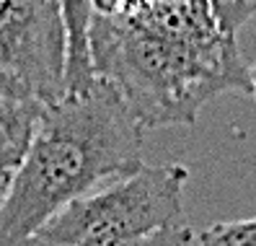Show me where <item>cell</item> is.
<instances>
[{
  "label": "cell",
  "instance_id": "1",
  "mask_svg": "<svg viewBox=\"0 0 256 246\" xmlns=\"http://www.w3.org/2000/svg\"><path fill=\"white\" fill-rule=\"evenodd\" d=\"M142 135L122 94L104 78L44 106L0 207V246H26L65 205L134 174L142 166Z\"/></svg>",
  "mask_w": 256,
  "mask_h": 246
},
{
  "label": "cell",
  "instance_id": "2",
  "mask_svg": "<svg viewBox=\"0 0 256 246\" xmlns=\"http://www.w3.org/2000/svg\"><path fill=\"white\" fill-rule=\"evenodd\" d=\"M88 44L94 75L122 94L142 130L189 127L215 96L251 94L236 37L184 39L156 32L138 16H94Z\"/></svg>",
  "mask_w": 256,
  "mask_h": 246
},
{
  "label": "cell",
  "instance_id": "3",
  "mask_svg": "<svg viewBox=\"0 0 256 246\" xmlns=\"http://www.w3.org/2000/svg\"><path fill=\"white\" fill-rule=\"evenodd\" d=\"M186 166H140L106 181L44 223L26 246H101L140 238L184 223Z\"/></svg>",
  "mask_w": 256,
  "mask_h": 246
},
{
  "label": "cell",
  "instance_id": "4",
  "mask_svg": "<svg viewBox=\"0 0 256 246\" xmlns=\"http://www.w3.org/2000/svg\"><path fill=\"white\" fill-rule=\"evenodd\" d=\"M0 78L47 106L68 96V32L57 0H0Z\"/></svg>",
  "mask_w": 256,
  "mask_h": 246
},
{
  "label": "cell",
  "instance_id": "5",
  "mask_svg": "<svg viewBox=\"0 0 256 246\" xmlns=\"http://www.w3.org/2000/svg\"><path fill=\"white\" fill-rule=\"evenodd\" d=\"M44 106L28 88L0 78V174H13L24 163Z\"/></svg>",
  "mask_w": 256,
  "mask_h": 246
},
{
  "label": "cell",
  "instance_id": "6",
  "mask_svg": "<svg viewBox=\"0 0 256 246\" xmlns=\"http://www.w3.org/2000/svg\"><path fill=\"white\" fill-rule=\"evenodd\" d=\"M57 3L68 32V94H83L96 81L91 65V44H88L94 11L88 0H57Z\"/></svg>",
  "mask_w": 256,
  "mask_h": 246
},
{
  "label": "cell",
  "instance_id": "7",
  "mask_svg": "<svg viewBox=\"0 0 256 246\" xmlns=\"http://www.w3.org/2000/svg\"><path fill=\"white\" fill-rule=\"evenodd\" d=\"M200 246H256V218L212 223L197 233Z\"/></svg>",
  "mask_w": 256,
  "mask_h": 246
},
{
  "label": "cell",
  "instance_id": "8",
  "mask_svg": "<svg viewBox=\"0 0 256 246\" xmlns=\"http://www.w3.org/2000/svg\"><path fill=\"white\" fill-rule=\"evenodd\" d=\"M210 8L225 37H238L240 29L256 16V0H210Z\"/></svg>",
  "mask_w": 256,
  "mask_h": 246
},
{
  "label": "cell",
  "instance_id": "9",
  "mask_svg": "<svg viewBox=\"0 0 256 246\" xmlns=\"http://www.w3.org/2000/svg\"><path fill=\"white\" fill-rule=\"evenodd\" d=\"M192 238H194L192 228L186 223H178V225L156 230V233H148V236H140V238L116 241V243H101V246H186Z\"/></svg>",
  "mask_w": 256,
  "mask_h": 246
},
{
  "label": "cell",
  "instance_id": "10",
  "mask_svg": "<svg viewBox=\"0 0 256 246\" xmlns=\"http://www.w3.org/2000/svg\"><path fill=\"white\" fill-rule=\"evenodd\" d=\"M94 16L104 19H132L148 11L156 0H88Z\"/></svg>",
  "mask_w": 256,
  "mask_h": 246
},
{
  "label": "cell",
  "instance_id": "11",
  "mask_svg": "<svg viewBox=\"0 0 256 246\" xmlns=\"http://www.w3.org/2000/svg\"><path fill=\"white\" fill-rule=\"evenodd\" d=\"M10 179H13V174H0V207H3L6 197H8V189H10Z\"/></svg>",
  "mask_w": 256,
  "mask_h": 246
},
{
  "label": "cell",
  "instance_id": "12",
  "mask_svg": "<svg viewBox=\"0 0 256 246\" xmlns=\"http://www.w3.org/2000/svg\"><path fill=\"white\" fill-rule=\"evenodd\" d=\"M248 73H251V94L256 96V65H251Z\"/></svg>",
  "mask_w": 256,
  "mask_h": 246
}]
</instances>
